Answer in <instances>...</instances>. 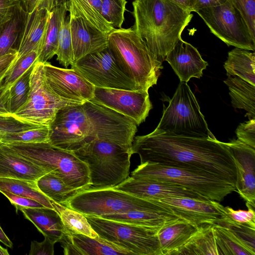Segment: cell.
<instances>
[{"mask_svg": "<svg viewBox=\"0 0 255 255\" xmlns=\"http://www.w3.org/2000/svg\"><path fill=\"white\" fill-rule=\"evenodd\" d=\"M133 29L160 62L177 42L193 17L191 11L170 0H134Z\"/></svg>", "mask_w": 255, "mask_h": 255, "instance_id": "obj_3", "label": "cell"}, {"mask_svg": "<svg viewBox=\"0 0 255 255\" xmlns=\"http://www.w3.org/2000/svg\"><path fill=\"white\" fill-rule=\"evenodd\" d=\"M85 216L99 237L121 247L131 255H160L157 236L160 228Z\"/></svg>", "mask_w": 255, "mask_h": 255, "instance_id": "obj_10", "label": "cell"}, {"mask_svg": "<svg viewBox=\"0 0 255 255\" xmlns=\"http://www.w3.org/2000/svg\"><path fill=\"white\" fill-rule=\"evenodd\" d=\"M63 252L65 255H80V252L75 247L71 238L70 233L64 234L60 241Z\"/></svg>", "mask_w": 255, "mask_h": 255, "instance_id": "obj_52", "label": "cell"}, {"mask_svg": "<svg viewBox=\"0 0 255 255\" xmlns=\"http://www.w3.org/2000/svg\"><path fill=\"white\" fill-rule=\"evenodd\" d=\"M50 171L0 142V178L36 181Z\"/></svg>", "mask_w": 255, "mask_h": 255, "instance_id": "obj_23", "label": "cell"}, {"mask_svg": "<svg viewBox=\"0 0 255 255\" xmlns=\"http://www.w3.org/2000/svg\"><path fill=\"white\" fill-rule=\"evenodd\" d=\"M16 61L0 72V115L1 116L11 115L10 110V101L3 94L2 85L8 72Z\"/></svg>", "mask_w": 255, "mask_h": 255, "instance_id": "obj_51", "label": "cell"}, {"mask_svg": "<svg viewBox=\"0 0 255 255\" xmlns=\"http://www.w3.org/2000/svg\"><path fill=\"white\" fill-rule=\"evenodd\" d=\"M26 14L21 2L11 19L0 28V56L15 48Z\"/></svg>", "mask_w": 255, "mask_h": 255, "instance_id": "obj_34", "label": "cell"}, {"mask_svg": "<svg viewBox=\"0 0 255 255\" xmlns=\"http://www.w3.org/2000/svg\"><path fill=\"white\" fill-rule=\"evenodd\" d=\"M131 177L172 182L219 202L236 191L235 184L212 173L149 162L140 163L131 172Z\"/></svg>", "mask_w": 255, "mask_h": 255, "instance_id": "obj_6", "label": "cell"}, {"mask_svg": "<svg viewBox=\"0 0 255 255\" xmlns=\"http://www.w3.org/2000/svg\"><path fill=\"white\" fill-rule=\"evenodd\" d=\"M202 227L181 218L163 226L157 232L160 255H177Z\"/></svg>", "mask_w": 255, "mask_h": 255, "instance_id": "obj_24", "label": "cell"}, {"mask_svg": "<svg viewBox=\"0 0 255 255\" xmlns=\"http://www.w3.org/2000/svg\"><path fill=\"white\" fill-rule=\"evenodd\" d=\"M245 20L252 36L255 38V0H230Z\"/></svg>", "mask_w": 255, "mask_h": 255, "instance_id": "obj_43", "label": "cell"}, {"mask_svg": "<svg viewBox=\"0 0 255 255\" xmlns=\"http://www.w3.org/2000/svg\"><path fill=\"white\" fill-rule=\"evenodd\" d=\"M192 12L193 0H170Z\"/></svg>", "mask_w": 255, "mask_h": 255, "instance_id": "obj_55", "label": "cell"}, {"mask_svg": "<svg viewBox=\"0 0 255 255\" xmlns=\"http://www.w3.org/2000/svg\"><path fill=\"white\" fill-rule=\"evenodd\" d=\"M179 255H219L213 225L202 227L178 253Z\"/></svg>", "mask_w": 255, "mask_h": 255, "instance_id": "obj_33", "label": "cell"}, {"mask_svg": "<svg viewBox=\"0 0 255 255\" xmlns=\"http://www.w3.org/2000/svg\"><path fill=\"white\" fill-rule=\"evenodd\" d=\"M69 14L74 62L108 46V34L92 27L80 16Z\"/></svg>", "mask_w": 255, "mask_h": 255, "instance_id": "obj_20", "label": "cell"}, {"mask_svg": "<svg viewBox=\"0 0 255 255\" xmlns=\"http://www.w3.org/2000/svg\"><path fill=\"white\" fill-rule=\"evenodd\" d=\"M236 168V192L247 203L255 206V148L233 139L225 142Z\"/></svg>", "mask_w": 255, "mask_h": 255, "instance_id": "obj_19", "label": "cell"}, {"mask_svg": "<svg viewBox=\"0 0 255 255\" xmlns=\"http://www.w3.org/2000/svg\"><path fill=\"white\" fill-rule=\"evenodd\" d=\"M95 103L111 109L129 118L137 126L145 121L152 109L148 91L95 87Z\"/></svg>", "mask_w": 255, "mask_h": 255, "instance_id": "obj_15", "label": "cell"}, {"mask_svg": "<svg viewBox=\"0 0 255 255\" xmlns=\"http://www.w3.org/2000/svg\"><path fill=\"white\" fill-rule=\"evenodd\" d=\"M39 53L31 51L18 58L8 72L2 85L3 94L10 101V91L19 78L37 60Z\"/></svg>", "mask_w": 255, "mask_h": 255, "instance_id": "obj_38", "label": "cell"}, {"mask_svg": "<svg viewBox=\"0 0 255 255\" xmlns=\"http://www.w3.org/2000/svg\"><path fill=\"white\" fill-rule=\"evenodd\" d=\"M56 55L57 60L66 68L74 63L69 14H67L61 24Z\"/></svg>", "mask_w": 255, "mask_h": 255, "instance_id": "obj_39", "label": "cell"}, {"mask_svg": "<svg viewBox=\"0 0 255 255\" xmlns=\"http://www.w3.org/2000/svg\"><path fill=\"white\" fill-rule=\"evenodd\" d=\"M108 47L137 90L148 91L156 85L163 68L132 28H116L108 34Z\"/></svg>", "mask_w": 255, "mask_h": 255, "instance_id": "obj_4", "label": "cell"}, {"mask_svg": "<svg viewBox=\"0 0 255 255\" xmlns=\"http://www.w3.org/2000/svg\"><path fill=\"white\" fill-rule=\"evenodd\" d=\"M233 76L224 81L229 88L233 107L245 110L249 120L255 119V85Z\"/></svg>", "mask_w": 255, "mask_h": 255, "instance_id": "obj_26", "label": "cell"}, {"mask_svg": "<svg viewBox=\"0 0 255 255\" xmlns=\"http://www.w3.org/2000/svg\"><path fill=\"white\" fill-rule=\"evenodd\" d=\"M37 127H38L21 122L11 115H0V136L6 134L27 130Z\"/></svg>", "mask_w": 255, "mask_h": 255, "instance_id": "obj_44", "label": "cell"}, {"mask_svg": "<svg viewBox=\"0 0 255 255\" xmlns=\"http://www.w3.org/2000/svg\"><path fill=\"white\" fill-rule=\"evenodd\" d=\"M5 144L31 161L55 172L66 184L80 192L91 186L87 164L72 151L56 147L49 142Z\"/></svg>", "mask_w": 255, "mask_h": 255, "instance_id": "obj_7", "label": "cell"}, {"mask_svg": "<svg viewBox=\"0 0 255 255\" xmlns=\"http://www.w3.org/2000/svg\"><path fill=\"white\" fill-rule=\"evenodd\" d=\"M227 0H193V7L192 11L196 10L216 6L225 3Z\"/></svg>", "mask_w": 255, "mask_h": 255, "instance_id": "obj_54", "label": "cell"}, {"mask_svg": "<svg viewBox=\"0 0 255 255\" xmlns=\"http://www.w3.org/2000/svg\"><path fill=\"white\" fill-rule=\"evenodd\" d=\"M219 255H251L248 250L226 228L213 225Z\"/></svg>", "mask_w": 255, "mask_h": 255, "instance_id": "obj_36", "label": "cell"}, {"mask_svg": "<svg viewBox=\"0 0 255 255\" xmlns=\"http://www.w3.org/2000/svg\"><path fill=\"white\" fill-rule=\"evenodd\" d=\"M17 59V51L15 48H11L6 54L0 56V72Z\"/></svg>", "mask_w": 255, "mask_h": 255, "instance_id": "obj_53", "label": "cell"}, {"mask_svg": "<svg viewBox=\"0 0 255 255\" xmlns=\"http://www.w3.org/2000/svg\"><path fill=\"white\" fill-rule=\"evenodd\" d=\"M0 192L4 195L16 208V211L23 208L45 207L35 200L16 195L9 192L0 189Z\"/></svg>", "mask_w": 255, "mask_h": 255, "instance_id": "obj_48", "label": "cell"}, {"mask_svg": "<svg viewBox=\"0 0 255 255\" xmlns=\"http://www.w3.org/2000/svg\"><path fill=\"white\" fill-rule=\"evenodd\" d=\"M132 154L145 162L200 170L235 184L236 168L225 142L213 135L197 137L177 135L155 128L151 132L134 137Z\"/></svg>", "mask_w": 255, "mask_h": 255, "instance_id": "obj_1", "label": "cell"}, {"mask_svg": "<svg viewBox=\"0 0 255 255\" xmlns=\"http://www.w3.org/2000/svg\"><path fill=\"white\" fill-rule=\"evenodd\" d=\"M236 133L238 139L255 148V119L240 124Z\"/></svg>", "mask_w": 255, "mask_h": 255, "instance_id": "obj_47", "label": "cell"}, {"mask_svg": "<svg viewBox=\"0 0 255 255\" xmlns=\"http://www.w3.org/2000/svg\"><path fill=\"white\" fill-rule=\"evenodd\" d=\"M36 182L39 189L44 195L62 205L80 192L68 186L53 171L42 176Z\"/></svg>", "mask_w": 255, "mask_h": 255, "instance_id": "obj_30", "label": "cell"}, {"mask_svg": "<svg viewBox=\"0 0 255 255\" xmlns=\"http://www.w3.org/2000/svg\"><path fill=\"white\" fill-rule=\"evenodd\" d=\"M0 242L9 248H12V243L6 235L0 226Z\"/></svg>", "mask_w": 255, "mask_h": 255, "instance_id": "obj_56", "label": "cell"}, {"mask_svg": "<svg viewBox=\"0 0 255 255\" xmlns=\"http://www.w3.org/2000/svg\"><path fill=\"white\" fill-rule=\"evenodd\" d=\"M101 14L113 27L121 28L125 20L126 0H101Z\"/></svg>", "mask_w": 255, "mask_h": 255, "instance_id": "obj_41", "label": "cell"}, {"mask_svg": "<svg viewBox=\"0 0 255 255\" xmlns=\"http://www.w3.org/2000/svg\"><path fill=\"white\" fill-rule=\"evenodd\" d=\"M156 128L177 135L204 137L213 135L198 101L186 82L180 81Z\"/></svg>", "mask_w": 255, "mask_h": 255, "instance_id": "obj_9", "label": "cell"}, {"mask_svg": "<svg viewBox=\"0 0 255 255\" xmlns=\"http://www.w3.org/2000/svg\"><path fill=\"white\" fill-rule=\"evenodd\" d=\"M47 83L59 96L83 104L94 97L95 86L73 68L56 67L43 63Z\"/></svg>", "mask_w": 255, "mask_h": 255, "instance_id": "obj_16", "label": "cell"}, {"mask_svg": "<svg viewBox=\"0 0 255 255\" xmlns=\"http://www.w3.org/2000/svg\"><path fill=\"white\" fill-rule=\"evenodd\" d=\"M71 66L95 87L137 90L119 66L108 46L83 57Z\"/></svg>", "mask_w": 255, "mask_h": 255, "instance_id": "obj_14", "label": "cell"}, {"mask_svg": "<svg viewBox=\"0 0 255 255\" xmlns=\"http://www.w3.org/2000/svg\"><path fill=\"white\" fill-rule=\"evenodd\" d=\"M67 12L68 7L65 5L56 7L50 11L47 31L41 51L37 59L38 62H46L56 55L61 24Z\"/></svg>", "mask_w": 255, "mask_h": 255, "instance_id": "obj_29", "label": "cell"}, {"mask_svg": "<svg viewBox=\"0 0 255 255\" xmlns=\"http://www.w3.org/2000/svg\"><path fill=\"white\" fill-rule=\"evenodd\" d=\"M224 67L228 76H237L255 85V53L235 47L228 52Z\"/></svg>", "mask_w": 255, "mask_h": 255, "instance_id": "obj_27", "label": "cell"}, {"mask_svg": "<svg viewBox=\"0 0 255 255\" xmlns=\"http://www.w3.org/2000/svg\"><path fill=\"white\" fill-rule=\"evenodd\" d=\"M21 3L27 12L36 8H45L51 11L53 8L61 6H69L70 0H20Z\"/></svg>", "mask_w": 255, "mask_h": 255, "instance_id": "obj_46", "label": "cell"}, {"mask_svg": "<svg viewBox=\"0 0 255 255\" xmlns=\"http://www.w3.org/2000/svg\"><path fill=\"white\" fill-rule=\"evenodd\" d=\"M49 128L48 142L65 150L75 151L92 140L91 125L82 105L59 109Z\"/></svg>", "mask_w": 255, "mask_h": 255, "instance_id": "obj_12", "label": "cell"}, {"mask_svg": "<svg viewBox=\"0 0 255 255\" xmlns=\"http://www.w3.org/2000/svg\"><path fill=\"white\" fill-rule=\"evenodd\" d=\"M20 0H0V28L12 17Z\"/></svg>", "mask_w": 255, "mask_h": 255, "instance_id": "obj_50", "label": "cell"}, {"mask_svg": "<svg viewBox=\"0 0 255 255\" xmlns=\"http://www.w3.org/2000/svg\"><path fill=\"white\" fill-rule=\"evenodd\" d=\"M50 11L45 8H36L26 12L15 49L19 58L31 51L40 54L47 31Z\"/></svg>", "mask_w": 255, "mask_h": 255, "instance_id": "obj_22", "label": "cell"}, {"mask_svg": "<svg viewBox=\"0 0 255 255\" xmlns=\"http://www.w3.org/2000/svg\"><path fill=\"white\" fill-rule=\"evenodd\" d=\"M159 201L179 218L201 227L215 225L228 216L219 202L182 197H171Z\"/></svg>", "mask_w": 255, "mask_h": 255, "instance_id": "obj_17", "label": "cell"}, {"mask_svg": "<svg viewBox=\"0 0 255 255\" xmlns=\"http://www.w3.org/2000/svg\"><path fill=\"white\" fill-rule=\"evenodd\" d=\"M68 12L81 16L90 26L105 33L115 28L101 14V0H70Z\"/></svg>", "mask_w": 255, "mask_h": 255, "instance_id": "obj_28", "label": "cell"}, {"mask_svg": "<svg viewBox=\"0 0 255 255\" xmlns=\"http://www.w3.org/2000/svg\"><path fill=\"white\" fill-rule=\"evenodd\" d=\"M248 210H235L230 207H225L228 217L237 223L255 227V206L246 203Z\"/></svg>", "mask_w": 255, "mask_h": 255, "instance_id": "obj_45", "label": "cell"}, {"mask_svg": "<svg viewBox=\"0 0 255 255\" xmlns=\"http://www.w3.org/2000/svg\"><path fill=\"white\" fill-rule=\"evenodd\" d=\"M113 188L146 200H160L171 197L209 200L192 190L172 182L136 179L131 176Z\"/></svg>", "mask_w": 255, "mask_h": 255, "instance_id": "obj_18", "label": "cell"}, {"mask_svg": "<svg viewBox=\"0 0 255 255\" xmlns=\"http://www.w3.org/2000/svg\"><path fill=\"white\" fill-rule=\"evenodd\" d=\"M49 132V126L38 127L27 130L2 135L0 136V142L4 144L48 142Z\"/></svg>", "mask_w": 255, "mask_h": 255, "instance_id": "obj_40", "label": "cell"}, {"mask_svg": "<svg viewBox=\"0 0 255 255\" xmlns=\"http://www.w3.org/2000/svg\"><path fill=\"white\" fill-rule=\"evenodd\" d=\"M34 64L19 78L10 89L11 114L16 111L26 101L29 89V76Z\"/></svg>", "mask_w": 255, "mask_h": 255, "instance_id": "obj_42", "label": "cell"}, {"mask_svg": "<svg viewBox=\"0 0 255 255\" xmlns=\"http://www.w3.org/2000/svg\"><path fill=\"white\" fill-rule=\"evenodd\" d=\"M54 244L47 237H44V240L40 243L32 241L28 254L29 255H53Z\"/></svg>", "mask_w": 255, "mask_h": 255, "instance_id": "obj_49", "label": "cell"}, {"mask_svg": "<svg viewBox=\"0 0 255 255\" xmlns=\"http://www.w3.org/2000/svg\"><path fill=\"white\" fill-rule=\"evenodd\" d=\"M9 253L6 249L2 248L0 245V255H8Z\"/></svg>", "mask_w": 255, "mask_h": 255, "instance_id": "obj_57", "label": "cell"}, {"mask_svg": "<svg viewBox=\"0 0 255 255\" xmlns=\"http://www.w3.org/2000/svg\"><path fill=\"white\" fill-rule=\"evenodd\" d=\"M82 106L90 122L92 140L107 141L130 148L137 125L125 116L104 106L87 101Z\"/></svg>", "mask_w": 255, "mask_h": 255, "instance_id": "obj_13", "label": "cell"}, {"mask_svg": "<svg viewBox=\"0 0 255 255\" xmlns=\"http://www.w3.org/2000/svg\"><path fill=\"white\" fill-rule=\"evenodd\" d=\"M81 104L57 95L46 80L43 63H35L29 76V89L26 102L11 116L25 124L50 126L59 109Z\"/></svg>", "mask_w": 255, "mask_h": 255, "instance_id": "obj_8", "label": "cell"}, {"mask_svg": "<svg viewBox=\"0 0 255 255\" xmlns=\"http://www.w3.org/2000/svg\"><path fill=\"white\" fill-rule=\"evenodd\" d=\"M0 189L31 198L46 208L54 209L50 199L39 189L36 181L0 178Z\"/></svg>", "mask_w": 255, "mask_h": 255, "instance_id": "obj_32", "label": "cell"}, {"mask_svg": "<svg viewBox=\"0 0 255 255\" xmlns=\"http://www.w3.org/2000/svg\"><path fill=\"white\" fill-rule=\"evenodd\" d=\"M71 234L73 243L81 255H131L126 250L104 239L82 234Z\"/></svg>", "mask_w": 255, "mask_h": 255, "instance_id": "obj_31", "label": "cell"}, {"mask_svg": "<svg viewBox=\"0 0 255 255\" xmlns=\"http://www.w3.org/2000/svg\"><path fill=\"white\" fill-rule=\"evenodd\" d=\"M64 206L85 215L157 228L180 218L158 200L140 198L113 188L90 187Z\"/></svg>", "mask_w": 255, "mask_h": 255, "instance_id": "obj_2", "label": "cell"}, {"mask_svg": "<svg viewBox=\"0 0 255 255\" xmlns=\"http://www.w3.org/2000/svg\"><path fill=\"white\" fill-rule=\"evenodd\" d=\"M195 12L202 18L211 32L227 45L255 51V38L251 35L240 12L230 0Z\"/></svg>", "mask_w": 255, "mask_h": 255, "instance_id": "obj_11", "label": "cell"}, {"mask_svg": "<svg viewBox=\"0 0 255 255\" xmlns=\"http://www.w3.org/2000/svg\"><path fill=\"white\" fill-rule=\"evenodd\" d=\"M20 211L44 237H47L54 244L59 242L64 234L70 233L55 209L46 207L27 208Z\"/></svg>", "mask_w": 255, "mask_h": 255, "instance_id": "obj_25", "label": "cell"}, {"mask_svg": "<svg viewBox=\"0 0 255 255\" xmlns=\"http://www.w3.org/2000/svg\"><path fill=\"white\" fill-rule=\"evenodd\" d=\"M215 225L224 227L231 232L251 255H255V227L233 221L228 216Z\"/></svg>", "mask_w": 255, "mask_h": 255, "instance_id": "obj_37", "label": "cell"}, {"mask_svg": "<svg viewBox=\"0 0 255 255\" xmlns=\"http://www.w3.org/2000/svg\"><path fill=\"white\" fill-rule=\"evenodd\" d=\"M73 152L88 166L89 188H113L128 177L130 148L95 139Z\"/></svg>", "mask_w": 255, "mask_h": 255, "instance_id": "obj_5", "label": "cell"}, {"mask_svg": "<svg viewBox=\"0 0 255 255\" xmlns=\"http://www.w3.org/2000/svg\"><path fill=\"white\" fill-rule=\"evenodd\" d=\"M180 81L187 83L191 78H200L208 63L198 50L182 39L179 40L168 53L165 59Z\"/></svg>", "mask_w": 255, "mask_h": 255, "instance_id": "obj_21", "label": "cell"}, {"mask_svg": "<svg viewBox=\"0 0 255 255\" xmlns=\"http://www.w3.org/2000/svg\"><path fill=\"white\" fill-rule=\"evenodd\" d=\"M51 202L70 234H82L93 238L98 237L84 214L52 200Z\"/></svg>", "mask_w": 255, "mask_h": 255, "instance_id": "obj_35", "label": "cell"}]
</instances>
